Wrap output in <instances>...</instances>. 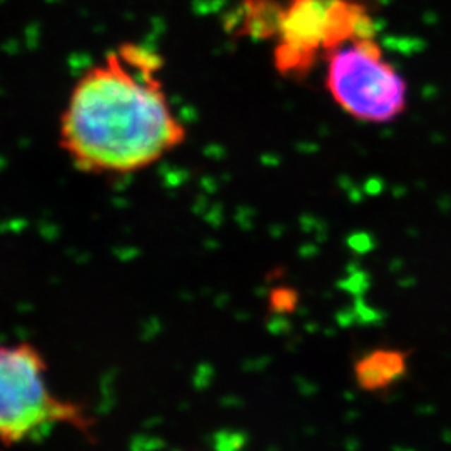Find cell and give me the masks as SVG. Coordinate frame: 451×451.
<instances>
[{
    "label": "cell",
    "instance_id": "6da1fadb",
    "mask_svg": "<svg viewBox=\"0 0 451 451\" xmlns=\"http://www.w3.org/2000/svg\"><path fill=\"white\" fill-rule=\"evenodd\" d=\"M161 69L159 54L127 42L79 77L59 126V144L77 169L131 174L184 143L186 127L171 106Z\"/></svg>",
    "mask_w": 451,
    "mask_h": 451
},
{
    "label": "cell",
    "instance_id": "7a4b0ae2",
    "mask_svg": "<svg viewBox=\"0 0 451 451\" xmlns=\"http://www.w3.org/2000/svg\"><path fill=\"white\" fill-rule=\"evenodd\" d=\"M59 425H90L79 404L49 386L47 364L34 346L0 344V441L17 445Z\"/></svg>",
    "mask_w": 451,
    "mask_h": 451
},
{
    "label": "cell",
    "instance_id": "3957f363",
    "mask_svg": "<svg viewBox=\"0 0 451 451\" xmlns=\"http://www.w3.org/2000/svg\"><path fill=\"white\" fill-rule=\"evenodd\" d=\"M326 88L332 100L359 121L388 122L407 107V80L386 61L373 35L327 50Z\"/></svg>",
    "mask_w": 451,
    "mask_h": 451
},
{
    "label": "cell",
    "instance_id": "277c9868",
    "mask_svg": "<svg viewBox=\"0 0 451 451\" xmlns=\"http://www.w3.org/2000/svg\"><path fill=\"white\" fill-rule=\"evenodd\" d=\"M358 385L366 391L388 388L407 373V356L401 351L378 349L359 359L354 368Z\"/></svg>",
    "mask_w": 451,
    "mask_h": 451
},
{
    "label": "cell",
    "instance_id": "5b68a950",
    "mask_svg": "<svg viewBox=\"0 0 451 451\" xmlns=\"http://www.w3.org/2000/svg\"><path fill=\"white\" fill-rule=\"evenodd\" d=\"M348 244H349V248L353 251H356V253H368V251L373 248V239L368 234L359 232V234L351 236Z\"/></svg>",
    "mask_w": 451,
    "mask_h": 451
}]
</instances>
